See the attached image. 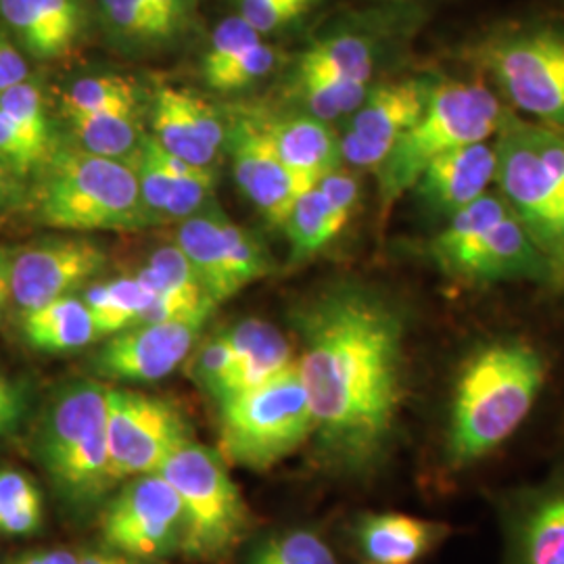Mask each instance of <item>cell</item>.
I'll use <instances>...</instances> for the list:
<instances>
[{
  "label": "cell",
  "mask_w": 564,
  "mask_h": 564,
  "mask_svg": "<svg viewBox=\"0 0 564 564\" xmlns=\"http://www.w3.org/2000/svg\"><path fill=\"white\" fill-rule=\"evenodd\" d=\"M235 375V354L226 330L203 341L191 360V377L203 391L220 403L230 395Z\"/></svg>",
  "instance_id": "cell-38"
},
{
  "label": "cell",
  "mask_w": 564,
  "mask_h": 564,
  "mask_svg": "<svg viewBox=\"0 0 564 564\" xmlns=\"http://www.w3.org/2000/svg\"><path fill=\"white\" fill-rule=\"evenodd\" d=\"M544 354L519 337L477 345L460 364L444 431V464L464 473L494 456L531 416L544 391Z\"/></svg>",
  "instance_id": "cell-2"
},
{
  "label": "cell",
  "mask_w": 564,
  "mask_h": 564,
  "mask_svg": "<svg viewBox=\"0 0 564 564\" xmlns=\"http://www.w3.org/2000/svg\"><path fill=\"white\" fill-rule=\"evenodd\" d=\"M142 202L153 223L186 220L214 202L216 170L197 167L167 153L149 132L130 160Z\"/></svg>",
  "instance_id": "cell-18"
},
{
  "label": "cell",
  "mask_w": 564,
  "mask_h": 564,
  "mask_svg": "<svg viewBox=\"0 0 564 564\" xmlns=\"http://www.w3.org/2000/svg\"><path fill=\"white\" fill-rule=\"evenodd\" d=\"M431 258L463 284L554 281L552 263L500 193H485L449 218L431 242Z\"/></svg>",
  "instance_id": "cell-4"
},
{
  "label": "cell",
  "mask_w": 564,
  "mask_h": 564,
  "mask_svg": "<svg viewBox=\"0 0 564 564\" xmlns=\"http://www.w3.org/2000/svg\"><path fill=\"white\" fill-rule=\"evenodd\" d=\"M101 531L107 544L132 558L181 550V498L160 473L132 477L102 512Z\"/></svg>",
  "instance_id": "cell-14"
},
{
  "label": "cell",
  "mask_w": 564,
  "mask_h": 564,
  "mask_svg": "<svg viewBox=\"0 0 564 564\" xmlns=\"http://www.w3.org/2000/svg\"><path fill=\"white\" fill-rule=\"evenodd\" d=\"M295 95L305 107V113L318 120L335 121L351 116L362 105L370 84L330 80L314 76H293Z\"/></svg>",
  "instance_id": "cell-35"
},
{
  "label": "cell",
  "mask_w": 564,
  "mask_h": 564,
  "mask_svg": "<svg viewBox=\"0 0 564 564\" xmlns=\"http://www.w3.org/2000/svg\"><path fill=\"white\" fill-rule=\"evenodd\" d=\"M25 412V398L20 387L0 375V435L18 429Z\"/></svg>",
  "instance_id": "cell-44"
},
{
  "label": "cell",
  "mask_w": 564,
  "mask_h": 564,
  "mask_svg": "<svg viewBox=\"0 0 564 564\" xmlns=\"http://www.w3.org/2000/svg\"><path fill=\"white\" fill-rule=\"evenodd\" d=\"M260 121L279 160L295 181L300 195L339 170V137L326 121L310 113Z\"/></svg>",
  "instance_id": "cell-25"
},
{
  "label": "cell",
  "mask_w": 564,
  "mask_h": 564,
  "mask_svg": "<svg viewBox=\"0 0 564 564\" xmlns=\"http://www.w3.org/2000/svg\"><path fill=\"white\" fill-rule=\"evenodd\" d=\"M314 416L297 360L270 381L220 402V447L230 463L263 473L312 440Z\"/></svg>",
  "instance_id": "cell-8"
},
{
  "label": "cell",
  "mask_w": 564,
  "mask_h": 564,
  "mask_svg": "<svg viewBox=\"0 0 564 564\" xmlns=\"http://www.w3.org/2000/svg\"><path fill=\"white\" fill-rule=\"evenodd\" d=\"M11 258H13V251L0 247V276L9 274V270H11Z\"/></svg>",
  "instance_id": "cell-49"
},
{
  "label": "cell",
  "mask_w": 564,
  "mask_h": 564,
  "mask_svg": "<svg viewBox=\"0 0 564 564\" xmlns=\"http://www.w3.org/2000/svg\"><path fill=\"white\" fill-rule=\"evenodd\" d=\"M158 473L181 498V550L186 558L220 563L230 556L249 529L251 512L223 456L188 440Z\"/></svg>",
  "instance_id": "cell-9"
},
{
  "label": "cell",
  "mask_w": 564,
  "mask_h": 564,
  "mask_svg": "<svg viewBox=\"0 0 564 564\" xmlns=\"http://www.w3.org/2000/svg\"><path fill=\"white\" fill-rule=\"evenodd\" d=\"M226 335L235 354L230 395L270 381L297 360L291 343L281 330L260 318L239 321L226 330Z\"/></svg>",
  "instance_id": "cell-27"
},
{
  "label": "cell",
  "mask_w": 564,
  "mask_h": 564,
  "mask_svg": "<svg viewBox=\"0 0 564 564\" xmlns=\"http://www.w3.org/2000/svg\"><path fill=\"white\" fill-rule=\"evenodd\" d=\"M506 113L484 82H437L421 118L377 170L384 212L416 184L433 160L498 134Z\"/></svg>",
  "instance_id": "cell-6"
},
{
  "label": "cell",
  "mask_w": 564,
  "mask_h": 564,
  "mask_svg": "<svg viewBox=\"0 0 564 564\" xmlns=\"http://www.w3.org/2000/svg\"><path fill=\"white\" fill-rule=\"evenodd\" d=\"M137 279L153 293L141 323L207 321L218 307L176 242L155 249L137 272Z\"/></svg>",
  "instance_id": "cell-24"
},
{
  "label": "cell",
  "mask_w": 564,
  "mask_h": 564,
  "mask_svg": "<svg viewBox=\"0 0 564 564\" xmlns=\"http://www.w3.org/2000/svg\"><path fill=\"white\" fill-rule=\"evenodd\" d=\"M191 437V426L165 400L139 391L107 393V447L113 481L151 475Z\"/></svg>",
  "instance_id": "cell-12"
},
{
  "label": "cell",
  "mask_w": 564,
  "mask_h": 564,
  "mask_svg": "<svg viewBox=\"0 0 564 564\" xmlns=\"http://www.w3.org/2000/svg\"><path fill=\"white\" fill-rule=\"evenodd\" d=\"M53 153L23 137L18 128L0 116V162L7 163L20 178L48 162Z\"/></svg>",
  "instance_id": "cell-42"
},
{
  "label": "cell",
  "mask_w": 564,
  "mask_h": 564,
  "mask_svg": "<svg viewBox=\"0 0 564 564\" xmlns=\"http://www.w3.org/2000/svg\"><path fill=\"white\" fill-rule=\"evenodd\" d=\"M496 144L473 142L452 149L424 167L416 193L429 209L452 218L466 205L477 202L496 181Z\"/></svg>",
  "instance_id": "cell-23"
},
{
  "label": "cell",
  "mask_w": 564,
  "mask_h": 564,
  "mask_svg": "<svg viewBox=\"0 0 564 564\" xmlns=\"http://www.w3.org/2000/svg\"><path fill=\"white\" fill-rule=\"evenodd\" d=\"M258 42H262V34H258L239 13L220 21L203 53L202 74L205 82L209 84L220 76L226 67H230Z\"/></svg>",
  "instance_id": "cell-39"
},
{
  "label": "cell",
  "mask_w": 564,
  "mask_h": 564,
  "mask_svg": "<svg viewBox=\"0 0 564 564\" xmlns=\"http://www.w3.org/2000/svg\"><path fill=\"white\" fill-rule=\"evenodd\" d=\"M121 564H137V563H132V561H126V558H123V563Z\"/></svg>",
  "instance_id": "cell-51"
},
{
  "label": "cell",
  "mask_w": 564,
  "mask_h": 564,
  "mask_svg": "<svg viewBox=\"0 0 564 564\" xmlns=\"http://www.w3.org/2000/svg\"><path fill=\"white\" fill-rule=\"evenodd\" d=\"M21 333L34 349L46 354L76 351L101 339L97 324L78 295H65L21 312Z\"/></svg>",
  "instance_id": "cell-28"
},
{
  "label": "cell",
  "mask_w": 564,
  "mask_h": 564,
  "mask_svg": "<svg viewBox=\"0 0 564 564\" xmlns=\"http://www.w3.org/2000/svg\"><path fill=\"white\" fill-rule=\"evenodd\" d=\"M151 137L163 149L197 167L216 170L220 162L226 130L220 113L199 95L162 84L149 107Z\"/></svg>",
  "instance_id": "cell-19"
},
{
  "label": "cell",
  "mask_w": 564,
  "mask_h": 564,
  "mask_svg": "<svg viewBox=\"0 0 564 564\" xmlns=\"http://www.w3.org/2000/svg\"><path fill=\"white\" fill-rule=\"evenodd\" d=\"M61 107L65 118L111 111H141L139 86L118 74L84 76L63 90Z\"/></svg>",
  "instance_id": "cell-33"
},
{
  "label": "cell",
  "mask_w": 564,
  "mask_h": 564,
  "mask_svg": "<svg viewBox=\"0 0 564 564\" xmlns=\"http://www.w3.org/2000/svg\"><path fill=\"white\" fill-rule=\"evenodd\" d=\"M20 195V176L7 163L0 162V220L18 205Z\"/></svg>",
  "instance_id": "cell-45"
},
{
  "label": "cell",
  "mask_w": 564,
  "mask_h": 564,
  "mask_svg": "<svg viewBox=\"0 0 564 564\" xmlns=\"http://www.w3.org/2000/svg\"><path fill=\"white\" fill-rule=\"evenodd\" d=\"M449 535V524L403 512H366L354 527L356 547L370 564L419 563Z\"/></svg>",
  "instance_id": "cell-26"
},
{
  "label": "cell",
  "mask_w": 564,
  "mask_h": 564,
  "mask_svg": "<svg viewBox=\"0 0 564 564\" xmlns=\"http://www.w3.org/2000/svg\"><path fill=\"white\" fill-rule=\"evenodd\" d=\"M494 505L498 564H564V460L542 479L502 489Z\"/></svg>",
  "instance_id": "cell-13"
},
{
  "label": "cell",
  "mask_w": 564,
  "mask_h": 564,
  "mask_svg": "<svg viewBox=\"0 0 564 564\" xmlns=\"http://www.w3.org/2000/svg\"><path fill=\"white\" fill-rule=\"evenodd\" d=\"M293 323L312 445L326 473L364 481L391 460L408 395V316L362 284H337L302 303Z\"/></svg>",
  "instance_id": "cell-1"
},
{
  "label": "cell",
  "mask_w": 564,
  "mask_h": 564,
  "mask_svg": "<svg viewBox=\"0 0 564 564\" xmlns=\"http://www.w3.org/2000/svg\"><path fill=\"white\" fill-rule=\"evenodd\" d=\"M120 556H107V554H84L80 556V564H121Z\"/></svg>",
  "instance_id": "cell-47"
},
{
  "label": "cell",
  "mask_w": 564,
  "mask_h": 564,
  "mask_svg": "<svg viewBox=\"0 0 564 564\" xmlns=\"http://www.w3.org/2000/svg\"><path fill=\"white\" fill-rule=\"evenodd\" d=\"M249 564H337L333 547L312 529H291L268 538Z\"/></svg>",
  "instance_id": "cell-37"
},
{
  "label": "cell",
  "mask_w": 564,
  "mask_h": 564,
  "mask_svg": "<svg viewBox=\"0 0 564 564\" xmlns=\"http://www.w3.org/2000/svg\"><path fill=\"white\" fill-rule=\"evenodd\" d=\"M279 61H281V53L274 46H270L263 41L258 42L230 67H226L220 76H216L214 80L209 82V86L216 90H223V93L242 90V88L265 78L279 65Z\"/></svg>",
  "instance_id": "cell-41"
},
{
  "label": "cell",
  "mask_w": 564,
  "mask_h": 564,
  "mask_svg": "<svg viewBox=\"0 0 564 564\" xmlns=\"http://www.w3.org/2000/svg\"><path fill=\"white\" fill-rule=\"evenodd\" d=\"M0 21L30 57L59 61L84 42L90 15L86 0H0Z\"/></svg>",
  "instance_id": "cell-22"
},
{
  "label": "cell",
  "mask_w": 564,
  "mask_h": 564,
  "mask_svg": "<svg viewBox=\"0 0 564 564\" xmlns=\"http://www.w3.org/2000/svg\"><path fill=\"white\" fill-rule=\"evenodd\" d=\"M107 41L128 55H160L176 48L197 23L195 0H97Z\"/></svg>",
  "instance_id": "cell-20"
},
{
  "label": "cell",
  "mask_w": 564,
  "mask_h": 564,
  "mask_svg": "<svg viewBox=\"0 0 564 564\" xmlns=\"http://www.w3.org/2000/svg\"><path fill=\"white\" fill-rule=\"evenodd\" d=\"M41 489L21 470L0 468V535L25 538L42 527Z\"/></svg>",
  "instance_id": "cell-34"
},
{
  "label": "cell",
  "mask_w": 564,
  "mask_h": 564,
  "mask_svg": "<svg viewBox=\"0 0 564 564\" xmlns=\"http://www.w3.org/2000/svg\"><path fill=\"white\" fill-rule=\"evenodd\" d=\"M0 116L18 128L23 137L51 151V123L41 86L36 82L28 78L0 93Z\"/></svg>",
  "instance_id": "cell-36"
},
{
  "label": "cell",
  "mask_w": 564,
  "mask_h": 564,
  "mask_svg": "<svg viewBox=\"0 0 564 564\" xmlns=\"http://www.w3.org/2000/svg\"><path fill=\"white\" fill-rule=\"evenodd\" d=\"M86 303L99 337H111L142 321L153 302V293L137 276H121L107 282H90L84 286Z\"/></svg>",
  "instance_id": "cell-31"
},
{
  "label": "cell",
  "mask_w": 564,
  "mask_h": 564,
  "mask_svg": "<svg viewBox=\"0 0 564 564\" xmlns=\"http://www.w3.org/2000/svg\"><path fill=\"white\" fill-rule=\"evenodd\" d=\"M9 300H11V284H9V274H4V276H0V316H2Z\"/></svg>",
  "instance_id": "cell-48"
},
{
  "label": "cell",
  "mask_w": 564,
  "mask_h": 564,
  "mask_svg": "<svg viewBox=\"0 0 564 564\" xmlns=\"http://www.w3.org/2000/svg\"><path fill=\"white\" fill-rule=\"evenodd\" d=\"M377 44L358 32H333L312 42L297 59L295 76L370 84Z\"/></svg>",
  "instance_id": "cell-29"
},
{
  "label": "cell",
  "mask_w": 564,
  "mask_h": 564,
  "mask_svg": "<svg viewBox=\"0 0 564 564\" xmlns=\"http://www.w3.org/2000/svg\"><path fill=\"white\" fill-rule=\"evenodd\" d=\"M34 209L39 223L69 232H130L153 226L132 165L84 149H65L44 163Z\"/></svg>",
  "instance_id": "cell-3"
},
{
  "label": "cell",
  "mask_w": 564,
  "mask_h": 564,
  "mask_svg": "<svg viewBox=\"0 0 564 564\" xmlns=\"http://www.w3.org/2000/svg\"><path fill=\"white\" fill-rule=\"evenodd\" d=\"M475 61L519 111L564 130V28L542 23L494 34L475 48Z\"/></svg>",
  "instance_id": "cell-10"
},
{
  "label": "cell",
  "mask_w": 564,
  "mask_h": 564,
  "mask_svg": "<svg viewBox=\"0 0 564 564\" xmlns=\"http://www.w3.org/2000/svg\"><path fill=\"white\" fill-rule=\"evenodd\" d=\"M107 253L86 237H51L13 251L9 284L21 312L41 307L76 291L101 272Z\"/></svg>",
  "instance_id": "cell-16"
},
{
  "label": "cell",
  "mask_w": 564,
  "mask_h": 564,
  "mask_svg": "<svg viewBox=\"0 0 564 564\" xmlns=\"http://www.w3.org/2000/svg\"><path fill=\"white\" fill-rule=\"evenodd\" d=\"M107 384L76 381L63 387L42 414L36 454L61 494L90 502L113 484L107 447Z\"/></svg>",
  "instance_id": "cell-7"
},
{
  "label": "cell",
  "mask_w": 564,
  "mask_h": 564,
  "mask_svg": "<svg viewBox=\"0 0 564 564\" xmlns=\"http://www.w3.org/2000/svg\"><path fill=\"white\" fill-rule=\"evenodd\" d=\"M500 195L552 263H564V130L506 113L496 142Z\"/></svg>",
  "instance_id": "cell-5"
},
{
  "label": "cell",
  "mask_w": 564,
  "mask_h": 564,
  "mask_svg": "<svg viewBox=\"0 0 564 564\" xmlns=\"http://www.w3.org/2000/svg\"><path fill=\"white\" fill-rule=\"evenodd\" d=\"M435 84L433 78H405L370 86L339 137L343 162L379 170L398 141L421 118Z\"/></svg>",
  "instance_id": "cell-15"
},
{
  "label": "cell",
  "mask_w": 564,
  "mask_h": 564,
  "mask_svg": "<svg viewBox=\"0 0 564 564\" xmlns=\"http://www.w3.org/2000/svg\"><path fill=\"white\" fill-rule=\"evenodd\" d=\"M558 284H564V263H563V270H561V279H558Z\"/></svg>",
  "instance_id": "cell-50"
},
{
  "label": "cell",
  "mask_w": 564,
  "mask_h": 564,
  "mask_svg": "<svg viewBox=\"0 0 564 564\" xmlns=\"http://www.w3.org/2000/svg\"><path fill=\"white\" fill-rule=\"evenodd\" d=\"M67 121L80 141V149L120 162H130L137 155L147 134L141 126V111L74 116Z\"/></svg>",
  "instance_id": "cell-32"
},
{
  "label": "cell",
  "mask_w": 564,
  "mask_h": 564,
  "mask_svg": "<svg viewBox=\"0 0 564 564\" xmlns=\"http://www.w3.org/2000/svg\"><path fill=\"white\" fill-rule=\"evenodd\" d=\"M176 245L218 305L251 282L268 276L272 268L265 245L253 232L232 223L214 202L182 220Z\"/></svg>",
  "instance_id": "cell-11"
},
{
  "label": "cell",
  "mask_w": 564,
  "mask_h": 564,
  "mask_svg": "<svg viewBox=\"0 0 564 564\" xmlns=\"http://www.w3.org/2000/svg\"><path fill=\"white\" fill-rule=\"evenodd\" d=\"M207 321H167L128 326L111 335L93 366L105 379L155 383L172 375L195 349Z\"/></svg>",
  "instance_id": "cell-17"
},
{
  "label": "cell",
  "mask_w": 564,
  "mask_h": 564,
  "mask_svg": "<svg viewBox=\"0 0 564 564\" xmlns=\"http://www.w3.org/2000/svg\"><path fill=\"white\" fill-rule=\"evenodd\" d=\"M228 141L235 181L242 195L262 212L268 223L282 228L300 191L279 160L262 121H237Z\"/></svg>",
  "instance_id": "cell-21"
},
{
  "label": "cell",
  "mask_w": 564,
  "mask_h": 564,
  "mask_svg": "<svg viewBox=\"0 0 564 564\" xmlns=\"http://www.w3.org/2000/svg\"><path fill=\"white\" fill-rule=\"evenodd\" d=\"M349 220L351 216L330 202L318 184L302 193L282 226L291 245V263L307 262L318 256Z\"/></svg>",
  "instance_id": "cell-30"
},
{
  "label": "cell",
  "mask_w": 564,
  "mask_h": 564,
  "mask_svg": "<svg viewBox=\"0 0 564 564\" xmlns=\"http://www.w3.org/2000/svg\"><path fill=\"white\" fill-rule=\"evenodd\" d=\"M9 564H80V556H76L69 550H48V552L25 554Z\"/></svg>",
  "instance_id": "cell-46"
},
{
  "label": "cell",
  "mask_w": 564,
  "mask_h": 564,
  "mask_svg": "<svg viewBox=\"0 0 564 564\" xmlns=\"http://www.w3.org/2000/svg\"><path fill=\"white\" fill-rule=\"evenodd\" d=\"M239 15L258 34H272L291 23L302 20L303 15L316 7L321 0H235Z\"/></svg>",
  "instance_id": "cell-40"
},
{
  "label": "cell",
  "mask_w": 564,
  "mask_h": 564,
  "mask_svg": "<svg viewBox=\"0 0 564 564\" xmlns=\"http://www.w3.org/2000/svg\"><path fill=\"white\" fill-rule=\"evenodd\" d=\"M30 78V65L20 46L0 28V93Z\"/></svg>",
  "instance_id": "cell-43"
}]
</instances>
